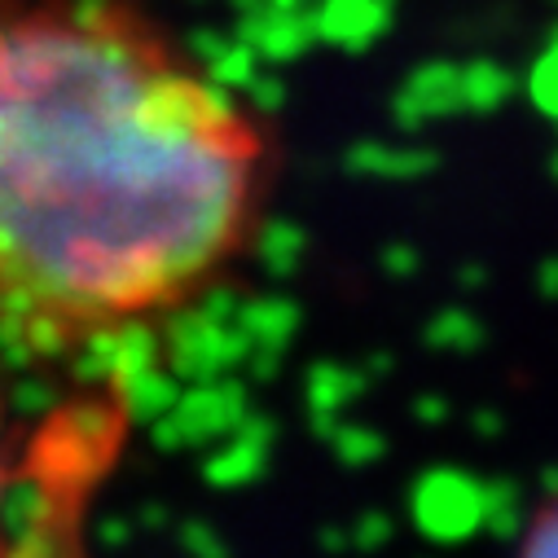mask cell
<instances>
[{
	"mask_svg": "<svg viewBox=\"0 0 558 558\" xmlns=\"http://www.w3.org/2000/svg\"><path fill=\"white\" fill-rule=\"evenodd\" d=\"M14 480H19L14 436H10L5 396H0V558H14V545H10V501H14Z\"/></svg>",
	"mask_w": 558,
	"mask_h": 558,
	"instance_id": "cell-2",
	"label": "cell"
},
{
	"mask_svg": "<svg viewBox=\"0 0 558 558\" xmlns=\"http://www.w3.org/2000/svg\"><path fill=\"white\" fill-rule=\"evenodd\" d=\"M259 114L123 0H0V335L71 356L150 335L251 255Z\"/></svg>",
	"mask_w": 558,
	"mask_h": 558,
	"instance_id": "cell-1",
	"label": "cell"
},
{
	"mask_svg": "<svg viewBox=\"0 0 558 558\" xmlns=\"http://www.w3.org/2000/svg\"><path fill=\"white\" fill-rule=\"evenodd\" d=\"M523 558H558V506L536 523V532H532Z\"/></svg>",
	"mask_w": 558,
	"mask_h": 558,
	"instance_id": "cell-3",
	"label": "cell"
}]
</instances>
